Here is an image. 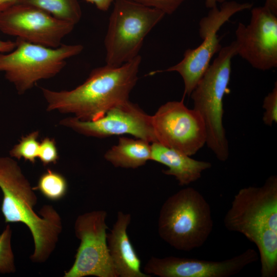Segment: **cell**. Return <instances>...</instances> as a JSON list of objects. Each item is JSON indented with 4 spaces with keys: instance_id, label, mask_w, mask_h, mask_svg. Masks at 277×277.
Masks as SVG:
<instances>
[{
    "instance_id": "6da1fadb",
    "label": "cell",
    "mask_w": 277,
    "mask_h": 277,
    "mask_svg": "<svg viewBox=\"0 0 277 277\" xmlns=\"http://www.w3.org/2000/svg\"><path fill=\"white\" fill-rule=\"evenodd\" d=\"M140 55L120 66L106 65L92 70L81 85L71 90L41 88L48 111L71 113L84 121L103 116L111 108L129 100L138 80Z\"/></svg>"
},
{
    "instance_id": "7a4b0ae2",
    "label": "cell",
    "mask_w": 277,
    "mask_h": 277,
    "mask_svg": "<svg viewBox=\"0 0 277 277\" xmlns=\"http://www.w3.org/2000/svg\"><path fill=\"white\" fill-rule=\"evenodd\" d=\"M224 224L243 234L259 251L262 277L277 275V176L261 187L249 186L235 195Z\"/></svg>"
},
{
    "instance_id": "3957f363",
    "label": "cell",
    "mask_w": 277,
    "mask_h": 277,
    "mask_svg": "<svg viewBox=\"0 0 277 277\" xmlns=\"http://www.w3.org/2000/svg\"><path fill=\"white\" fill-rule=\"evenodd\" d=\"M0 188L3 194L1 211L6 223H22L30 230L35 263L47 260L54 250L62 229L61 217L50 205L44 206L39 216L34 210L37 197L16 161L0 157Z\"/></svg>"
},
{
    "instance_id": "277c9868",
    "label": "cell",
    "mask_w": 277,
    "mask_h": 277,
    "mask_svg": "<svg viewBox=\"0 0 277 277\" xmlns=\"http://www.w3.org/2000/svg\"><path fill=\"white\" fill-rule=\"evenodd\" d=\"M213 226L209 203L192 187L182 189L168 197L159 212V236L180 251H190L202 247Z\"/></svg>"
},
{
    "instance_id": "5b68a950",
    "label": "cell",
    "mask_w": 277,
    "mask_h": 277,
    "mask_svg": "<svg viewBox=\"0 0 277 277\" xmlns=\"http://www.w3.org/2000/svg\"><path fill=\"white\" fill-rule=\"evenodd\" d=\"M237 55L235 42L221 48L190 94L194 109L202 116L206 144L222 162L229 156L228 142L223 124V98L229 92L232 58Z\"/></svg>"
},
{
    "instance_id": "8992f818",
    "label": "cell",
    "mask_w": 277,
    "mask_h": 277,
    "mask_svg": "<svg viewBox=\"0 0 277 277\" xmlns=\"http://www.w3.org/2000/svg\"><path fill=\"white\" fill-rule=\"evenodd\" d=\"M15 42L14 50L0 53V72L19 94L31 89L37 82L56 75L67 60L79 54L84 49L80 44H62L53 48L19 38Z\"/></svg>"
},
{
    "instance_id": "52a82bcc",
    "label": "cell",
    "mask_w": 277,
    "mask_h": 277,
    "mask_svg": "<svg viewBox=\"0 0 277 277\" xmlns=\"http://www.w3.org/2000/svg\"><path fill=\"white\" fill-rule=\"evenodd\" d=\"M165 15L130 0H114L104 39L106 65L118 67L138 56L145 37Z\"/></svg>"
},
{
    "instance_id": "ba28073f",
    "label": "cell",
    "mask_w": 277,
    "mask_h": 277,
    "mask_svg": "<svg viewBox=\"0 0 277 277\" xmlns=\"http://www.w3.org/2000/svg\"><path fill=\"white\" fill-rule=\"evenodd\" d=\"M249 3H239L235 1L222 3L219 9L214 7L210 9L208 14L199 22V34L203 40L200 46L194 49H188L181 61L164 70L153 72H178L184 84L183 98L190 96L192 91L200 81L210 65L212 56L222 48L217 32L221 27L235 13L251 8Z\"/></svg>"
},
{
    "instance_id": "9c48e42d",
    "label": "cell",
    "mask_w": 277,
    "mask_h": 277,
    "mask_svg": "<svg viewBox=\"0 0 277 277\" xmlns=\"http://www.w3.org/2000/svg\"><path fill=\"white\" fill-rule=\"evenodd\" d=\"M107 213L95 210L79 215L75 222L76 236L80 241L71 267L65 277H117L107 246Z\"/></svg>"
},
{
    "instance_id": "30bf717a",
    "label": "cell",
    "mask_w": 277,
    "mask_h": 277,
    "mask_svg": "<svg viewBox=\"0 0 277 277\" xmlns=\"http://www.w3.org/2000/svg\"><path fill=\"white\" fill-rule=\"evenodd\" d=\"M151 122L157 142L190 156L206 143L204 121L196 110L185 105L184 98L162 105Z\"/></svg>"
},
{
    "instance_id": "8fae6325",
    "label": "cell",
    "mask_w": 277,
    "mask_h": 277,
    "mask_svg": "<svg viewBox=\"0 0 277 277\" xmlns=\"http://www.w3.org/2000/svg\"><path fill=\"white\" fill-rule=\"evenodd\" d=\"M75 25L37 7L16 3L0 12V31L25 41L57 48Z\"/></svg>"
},
{
    "instance_id": "7c38bea8",
    "label": "cell",
    "mask_w": 277,
    "mask_h": 277,
    "mask_svg": "<svg viewBox=\"0 0 277 277\" xmlns=\"http://www.w3.org/2000/svg\"><path fill=\"white\" fill-rule=\"evenodd\" d=\"M60 124L86 136L106 137L130 134L149 143L157 142L151 116L129 100L116 105L102 117L90 121L67 117Z\"/></svg>"
},
{
    "instance_id": "4fadbf2b",
    "label": "cell",
    "mask_w": 277,
    "mask_h": 277,
    "mask_svg": "<svg viewBox=\"0 0 277 277\" xmlns=\"http://www.w3.org/2000/svg\"><path fill=\"white\" fill-rule=\"evenodd\" d=\"M248 25L235 30L237 55L253 68L266 71L277 67V15L265 6L251 11Z\"/></svg>"
},
{
    "instance_id": "5bb4252c",
    "label": "cell",
    "mask_w": 277,
    "mask_h": 277,
    "mask_svg": "<svg viewBox=\"0 0 277 277\" xmlns=\"http://www.w3.org/2000/svg\"><path fill=\"white\" fill-rule=\"evenodd\" d=\"M258 259V252L252 248L221 261L174 256H151L144 266V272L160 277H229Z\"/></svg>"
},
{
    "instance_id": "9a60e30c",
    "label": "cell",
    "mask_w": 277,
    "mask_h": 277,
    "mask_svg": "<svg viewBox=\"0 0 277 277\" xmlns=\"http://www.w3.org/2000/svg\"><path fill=\"white\" fill-rule=\"evenodd\" d=\"M131 215L118 211L112 228L107 235L109 254L117 277H150L142 272L141 261L127 233Z\"/></svg>"
},
{
    "instance_id": "2e32d148",
    "label": "cell",
    "mask_w": 277,
    "mask_h": 277,
    "mask_svg": "<svg viewBox=\"0 0 277 277\" xmlns=\"http://www.w3.org/2000/svg\"><path fill=\"white\" fill-rule=\"evenodd\" d=\"M151 146V160L167 166L168 169L162 170V172L173 176L180 186L188 185L197 181L203 171L211 167L210 162L193 159L159 142L152 143Z\"/></svg>"
},
{
    "instance_id": "e0dca14e",
    "label": "cell",
    "mask_w": 277,
    "mask_h": 277,
    "mask_svg": "<svg viewBox=\"0 0 277 277\" xmlns=\"http://www.w3.org/2000/svg\"><path fill=\"white\" fill-rule=\"evenodd\" d=\"M149 143L136 137H121L117 144L105 153L104 157L115 167L135 169L151 160Z\"/></svg>"
},
{
    "instance_id": "ac0fdd59",
    "label": "cell",
    "mask_w": 277,
    "mask_h": 277,
    "mask_svg": "<svg viewBox=\"0 0 277 277\" xmlns=\"http://www.w3.org/2000/svg\"><path fill=\"white\" fill-rule=\"evenodd\" d=\"M17 3L37 7L58 19L75 25L82 17L78 0H17Z\"/></svg>"
},
{
    "instance_id": "d6986e66",
    "label": "cell",
    "mask_w": 277,
    "mask_h": 277,
    "mask_svg": "<svg viewBox=\"0 0 277 277\" xmlns=\"http://www.w3.org/2000/svg\"><path fill=\"white\" fill-rule=\"evenodd\" d=\"M33 189H37L50 200L57 201L66 194L68 183L62 174L48 169L40 176L37 186Z\"/></svg>"
},
{
    "instance_id": "ffe728a7",
    "label": "cell",
    "mask_w": 277,
    "mask_h": 277,
    "mask_svg": "<svg viewBox=\"0 0 277 277\" xmlns=\"http://www.w3.org/2000/svg\"><path fill=\"white\" fill-rule=\"evenodd\" d=\"M38 131H34L22 137L19 143L10 150L11 157L20 160L22 158L34 164L38 158L40 143L37 139Z\"/></svg>"
},
{
    "instance_id": "44dd1931",
    "label": "cell",
    "mask_w": 277,
    "mask_h": 277,
    "mask_svg": "<svg viewBox=\"0 0 277 277\" xmlns=\"http://www.w3.org/2000/svg\"><path fill=\"white\" fill-rule=\"evenodd\" d=\"M12 230L8 225L0 234V273H9L15 271L14 257L11 248Z\"/></svg>"
},
{
    "instance_id": "7402d4cb",
    "label": "cell",
    "mask_w": 277,
    "mask_h": 277,
    "mask_svg": "<svg viewBox=\"0 0 277 277\" xmlns=\"http://www.w3.org/2000/svg\"><path fill=\"white\" fill-rule=\"evenodd\" d=\"M263 108L265 110L263 116L265 124L272 126L277 122V83L275 82L272 90L264 98Z\"/></svg>"
},
{
    "instance_id": "603a6c76",
    "label": "cell",
    "mask_w": 277,
    "mask_h": 277,
    "mask_svg": "<svg viewBox=\"0 0 277 277\" xmlns=\"http://www.w3.org/2000/svg\"><path fill=\"white\" fill-rule=\"evenodd\" d=\"M38 158L45 166L56 163L59 156L54 139L46 137L39 144Z\"/></svg>"
},
{
    "instance_id": "cb8c5ba5",
    "label": "cell",
    "mask_w": 277,
    "mask_h": 277,
    "mask_svg": "<svg viewBox=\"0 0 277 277\" xmlns=\"http://www.w3.org/2000/svg\"><path fill=\"white\" fill-rule=\"evenodd\" d=\"M141 5L155 8L165 14H172L185 0H130Z\"/></svg>"
},
{
    "instance_id": "d4e9b609",
    "label": "cell",
    "mask_w": 277,
    "mask_h": 277,
    "mask_svg": "<svg viewBox=\"0 0 277 277\" xmlns=\"http://www.w3.org/2000/svg\"><path fill=\"white\" fill-rule=\"evenodd\" d=\"M94 4L97 9L101 11H106L110 7L113 0H86Z\"/></svg>"
},
{
    "instance_id": "484cf974",
    "label": "cell",
    "mask_w": 277,
    "mask_h": 277,
    "mask_svg": "<svg viewBox=\"0 0 277 277\" xmlns=\"http://www.w3.org/2000/svg\"><path fill=\"white\" fill-rule=\"evenodd\" d=\"M16 47V42L11 41H3L0 39V53L11 52Z\"/></svg>"
},
{
    "instance_id": "4316f807",
    "label": "cell",
    "mask_w": 277,
    "mask_h": 277,
    "mask_svg": "<svg viewBox=\"0 0 277 277\" xmlns=\"http://www.w3.org/2000/svg\"><path fill=\"white\" fill-rule=\"evenodd\" d=\"M264 6L277 15V0H266Z\"/></svg>"
},
{
    "instance_id": "83f0119b",
    "label": "cell",
    "mask_w": 277,
    "mask_h": 277,
    "mask_svg": "<svg viewBox=\"0 0 277 277\" xmlns=\"http://www.w3.org/2000/svg\"><path fill=\"white\" fill-rule=\"evenodd\" d=\"M17 3V0H0V12Z\"/></svg>"
},
{
    "instance_id": "f1b7e54d",
    "label": "cell",
    "mask_w": 277,
    "mask_h": 277,
    "mask_svg": "<svg viewBox=\"0 0 277 277\" xmlns=\"http://www.w3.org/2000/svg\"><path fill=\"white\" fill-rule=\"evenodd\" d=\"M226 0H206L205 6L207 8L211 9L217 6V3H223Z\"/></svg>"
}]
</instances>
